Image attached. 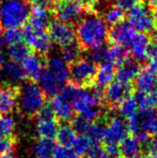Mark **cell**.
Wrapping results in <instances>:
<instances>
[{"label": "cell", "mask_w": 157, "mask_h": 158, "mask_svg": "<svg viewBox=\"0 0 157 158\" xmlns=\"http://www.w3.org/2000/svg\"><path fill=\"white\" fill-rule=\"evenodd\" d=\"M76 40L82 50H88L105 43L108 37L107 24L96 10H89L77 23Z\"/></svg>", "instance_id": "6da1fadb"}, {"label": "cell", "mask_w": 157, "mask_h": 158, "mask_svg": "<svg viewBox=\"0 0 157 158\" xmlns=\"http://www.w3.org/2000/svg\"><path fill=\"white\" fill-rule=\"evenodd\" d=\"M70 101L74 112H76L79 117L89 121H95L100 118L102 103L104 101L101 90L74 85Z\"/></svg>", "instance_id": "7a4b0ae2"}, {"label": "cell", "mask_w": 157, "mask_h": 158, "mask_svg": "<svg viewBox=\"0 0 157 158\" xmlns=\"http://www.w3.org/2000/svg\"><path fill=\"white\" fill-rule=\"evenodd\" d=\"M46 94L36 81H24L19 86L17 105L18 110L26 117H34L45 104Z\"/></svg>", "instance_id": "3957f363"}, {"label": "cell", "mask_w": 157, "mask_h": 158, "mask_svg": "<svg viewBox=\"0 0 157 158\" xmlns=\"http://www.w3.org/2000/svg\"><path fill=\"white\" fill-rule=\"evenodd\" d=\"M30 15L27 0H0V26L5 29L25 25Z\"/></svg>", "instance_id": "277c9868"}, {"label": "cell", "mask_w": 157, "mask_h": 158, "mask_svg": "<svg viewBox=\"0 0 157 158\" xmlns=\"http://www.w3.org/2000/svg\"><path fill=\"white\" fill-rule=\"evenodd\" d=\"M53 14L58 21L75 24L82 19V17L89 10H94V8L87 3L80 1H63L56 0L54 5L52 6Z\"/></svg>", "instance_id": "5b68a950"}, {"label": "cell", "mask_w": 157, "mask_h": 158, "mask_svg": "<svg viewBox=\"0 0 157 158\" xmlns=\"http://www.w3.org/2000/svg\"><path fill=\"white\" fill-rule=\"evenodd\" d=\"M128 23L136 30L146 34H152L157 29V23L152 9L143 2H138L129 9Z\"/></svg>", "instance_id": "8992f818"}, {"label": "cell", "mask_w": 157, "mask_h": 158, "mask_svg": "<svg viewBox=\"0 0 157 158\" xmlns=\"http://www.w3.org/2000/svg\"><path fill=\"white\" fill-rule=\"evenodd\" d=\"M96 64L87 58H79L69 66V78L71 83L79 87H92L96 75Z\"/></svg>", "instance_id": "52a82bcc"}, {"label": "cell", "mask_w": 157, "mask_h": 158, "mask_svg": "<svg viewBox=\"0 0 157 158\" xmlns=\"http://www.w3.org/2000/svg\"><path fill=\"white\" fill-rule=\"evenodd\" d=\"M102 140L106 145H119V143L128 135L126 120L122 116H108L105 119Z\"/></svg>", "instance_id": "ba28073f"}, {"label": "cell", "mask_w": 157, "mask_h": 158, "mask_svg": "<svg viewBox=\"0 0 157 158\" xmlns=\"http://www.w3.org/2000/svg\"><path fill=\"white\" fill-rule=\"evenodd\" d=\"M24 41L31 50L40 55H47L52 48V40L45 30H38L25 24L23 28Z\"/></svg>", "instance_id": "9c48e42d"}, {"label": "cell", "mask_w": 157, "mask_h": 158, "mask_svg": "<svg viewBox=\"0 0 157 158\" xmlns=\"http://www.w3.org/2000/svg\"><path fill=\"white\" fill-rule=\"evenodd\" d=\"M36 132L39 138H54L59 125L57 123V118L55 117L50 103L44 104L43 107L38 111V113L36 114Z\"/></svg>", "instance_id": "30bf717a"}, {"label": "cell", "mask_w": 157, "mask_h": 158, "mask_svg": "<svg viewBox=\"0 0 157 158\" xmlns=\"http://www.w3.org/2000/svg\"><path fill=\"white\" fill-rule=\"evenodd\" d=\"M48 34L50 36L52 42L61 47L74 43L76 40L75 29L72 27L71 24L61 21L50 22L48 26Z\"/></svg>", "instance_id": "8fae6325"}, {"label": "cell", "mask_w": 157, "mask_h": 158, "mask_svg": "<svg viewBox=\"0 0 157 158\" xmlns=\"http://www.w3.org/2000/svg\"><path fill=\"white\" fill-rule=\"evenodd\" d=\"M132 95V86L130 84L115 81L111 82L105 88L103 98L111 106H118L120 103Z\"/></svg>", "instance_id": "7c38bea8"}, {"label": "cell", "mask_w": 157, "mask_h": 158, "mask_svg": "<svg viewBox=\"0 0 157 158\" xmlns=\"http://www.w3.org/2000/svg\"><path fill=\"white\" fill-rule=\"evenodd\" d=\"M135 34V29L129 23L121 22L117 25L112 26L108 31L107 39L112 44L121 45V46H128Z\"/></svg>", "instance_id": "4fadbf2b"}, {"label": "cell", "mask_w": 157, "mask_h": 158, "mask_svg": "<svg viewBox=\"0 0 157 158\" xmlns=\"http://www.w3.org/2000/svg\"><path fill=\"white\" fill-rule=\"evenodd\" d=\"M139 126V135L147 134L148 136H154L157 134V112L154 108L150 109H140V112H136Z\"/></svg>", "instance_id": "5bb4252c"}, {"label": "cell", "mask_w": 157, "mask_h": 158, "mask_svg": "<svg viewBox=\"0 0 157 158\" xmlns=\"http://www.w3.org/2000/svg\"><path fill=\"white\" fill-rule=\"evenodd\" d=\"M50 105L57 119L61 120L62 122H68L73 119L74 110L71 101L68 98L63 96L60 92L52 96Z\"/></svg>", "instance_id": "9a60e30c"}, {"label": "cell", "mask_w": 157, "mask_h": 158, "mask_svg": "<svg viewBox=\"0 0 157 158\" xmlns=\"http://www.w3.org/2000/svg\"><path fill=\"white\" fill-rule=\"evenodd\" d=\"M150 44H151V40L146 33L135 32L134 36L132 37L129 43L130 51L134 59L137 60L138 62L146 60Z\"/></svg>", "instance_id": "2e32d148"}, {"label": "cell", "mask_w": 157, "mask_h": 158, "mask_svg": "<svg viewBox=\"0 0 157 158\" xmlns=\"http://www.w3.org/2000/svg\"><path fill=\"white\" fill-rule=\"evenodd\" d=\"M19 86L0 84V114H8L17 104Z\"/></svg>", "instance_id": "e0dca14e"}, {"label": "cell", "mask_w": 157, "mask_h": 158, "mask_svg": "<svg viewBox=\"0 0 157 158\" xmlns=\"http://www.w3.org/2000/svg\"><path fill=\"white\" fill-rule=\"evenodd\" d=\"M1 70H3L4 77H5V82H3L2 84L20 86L19 84L23 83L27 78L22 65H20L17 62H13L11 60L8 61L4 63Z\"/></svg>", "instance_id": "ac0fdd59"}, {"label": "cell", "mask_w": 157, "mask_h": 158, "mask_svg": "<svg viewBox=\"0 0 157 158\" xmlns=\"http://www.w3.org/2000/svg\"><path fill=\"white\" fill-rule=\"evenodd\" d=\"M43 55L35 53H30L25 59L22 61V67L26 73V76L30 78V80H38L40 74L42 73L45 67V61Z\"/></svg>", "instance_id": "d6986e66"}, {"label": "cell", "mask_w": 157, "mask_h": 158, "mask_svg": "<svg viewBox=\"0 0 157 158\" xmlns=\"http://www.w3.org/2000/svg\"><path fill=\"white\" fill-rule=\"evenodd\" d=\"M140 71V64L134 58H128L122 64L118 66L115 70V78L118 82L124 83V84H130L134 81L136 75Z\"/></svg>", "instance_id": "ffe728a7"}, {"label": "cell", "mask_w": 157, "mask_h": 158, "mask_svg": "<svg viewBox=\"0 0 157 158\" xmlns=\"http://www.w3.org/2000/svg\"><path fill=\"white\" fill-rule=\"evenodd\" d=\"M135 87L142 92H153L157 88V75L149 67L140 69L134 79Z\"/></svg>", "instance_id": "44dd1931"}, {"label": "cell", "mask_w": 157, "mask_h": 158, "mask_svg": "<svg viewBox=\"0 0 157 158\" xmlns=\"http://www.w3.org/2000/svg\"><path fill=\"white\" fill-rule=\"evenodd\" d=\"M46 68L61 85H64L69 79V66L61 56H53L46 61Z\"/></svg>", "instance_id": "7402d4cb"}, {"label": "cell", "mask_w": 157, "mask_h": 158, "mask_svg": "<svg viewBox=\"0 0 157 158\" xmlns=\"http://www.w3.org/2000/svg\"><path fill=\"white\" fill-rule=\"evenodd\" d=\"M50 22V13L47 8L34 5L32 6L29 18L27 20L28 25L38 30H46Z\"/></svg>", "instance_id": "603a6c76"}, {"label": "cell", "mask_w": 157, "mask_h": 158, "mask_svg": "<svg viewBox=\"0 0 157 158\" xmlns=\"http://www.w3.org/2000/svg\"><path fill=\"white\" fill-rule=\"evenodd\" d=\"M119 154L120 158H130L139 155L142 150V143L137 135H127L120 143H119Z\"/></svg>", "instance_id": "cb8c5ba5"}, {"label": "cell", "mask_w": 157, "mask_h": 158, "mask_svg": "<svg viewBox=\"0 0 157 158\" xmlns=\"http://www.w3.org/2000/svg\"><path fill=\"white\" fill-rule=\"evenodd\" d=\"M100 66L97 68L96 75L94 79L95 88L99 90L105 89L111 82H113L115 78V66L108 63V62H103L99 64Z\"/></svg>", "instance_id": "d4e9b609"}, {"label": "cell", "mask_w": 157, "mask_h": 158, "mask_svg": "<svg viewBox=\"0 0 157 158\" xmlns=\"http://www.w3.org/2000/svg\"><path fill=\"white\" fill-rule=\"evenodd\" d=\"M37 81L39 82V86L44 91V93L51 97L58 93L62 87V85L56 80L55 77L46 67H44Z\"/></svg>", "instance_id": "484cf974"}, {"label": "cell", "mask_w": 157, "mask_h": 158, "mask_svg": "<svg viewBox=\"0 0 157 158\" xmlns=\"http://www.w3.org/2000/svg\"><path fill=\"white\" fill-rule=\"evenodd\" d=\"M128 58H129V52L125 46L116 44H112L109 47L107 46L105 62H108L114 66H119Z\"/></svg>", "instance_id": "4316f807"}, {"label": "cell", "mask_w": 157, "mask_h": 158, "mask_svg": "<svg viewBox=\"0 0 157 158\" xmlns=\"http://www.w3.org/2000/svg\"><path fill=\"white\" fill-rule=\"evenodd\" d=\"M54 142L53 139L39 138L33 145L32 153L34 158H51L54 150Z\"/></svg>", "instance_id": "83f0119b"}, {"label": "cell", "mask_w": 157, "mask_h": 158, "mask_svg": "<svg viewBox=\"0 0 157 158\" xmlns=\"http://www.w3.org/2000/svg\"><path fill=\"white\" fill-rule=\"evenodd\" d=\"M77 136L76 131L74 130L72 125L69 124H62V125L58 126V129L56 132V139L59 145H63V146L71 147Z\"/></svg>", "instance_id": "f1b7e54d"}, {"label": "cell", "mask_w": 157, "mask_h": 158, "mask_svg": "<svg viewBox=\"0 0 157 158\" xmlns=\"http://www.w3.org/2000/svg\"><path fill=\"white\" fill-rule=\"evenodd\" d=\"M102 18L104 19L106 24H109L110 26L117 25L124 21L125 10H123L121 7L115 5V4H112L104 10Z\"/></svg>", "instance_id": "f546056e"}, {"label": "cell", "mask_w": 157, "mask_h": 158, "mask_svg": "<svg viewBox=\"0 0 157 158\" xmlns=\"http://www.w3.org/2000/svg\"><path fill=\"white\" fill-rule=\"evenodd\" d=\"M30 51H31V49L26 43L20 42V43L8 45L7 54L11 61L20 63V62H22L28 55H29Z\"/></svg>", "instance_id": "4dcf8cb0"}, {"label": "cell", "mask_w": 157, "mask_h": 158, "mask_svg": "<svg viewBox=\"0 0 157 158\" xmlns=\"http://www.w3.org/2000/svg\"><path fill=\"white\" fill-rule=\"evenodd\" d=\"M134 99L136 101L138 108L140 109H150L156 106V94L153 92H142L137 91L134 95Z\"/></svg>", "instance_id": "1f68e13d"}, {"label": "cell", "mask_w": 157, "mask_h": 158, "mask_svg": "<svg viewBox=\"0 0 157 158\" xmlns=\"http://www.w3.org/2000/svg\"><path fill=\"white\" fill-rule=\"evenodd\" d=\"M92 143L93 142L88 136H86L84 134H79L76 136L71 148L78 156H84L87 154V152L89 150V148L91 147Z\"/></svg>", "instance_id": "d6a6232c"}, {"label": "cell", "mask_w": 157, "mask_h": 158, "mask_svg": "<svg viewBox=\"0 0 157 158\" xmlns=\"http://www.w3.org/2000/svg\"><path fill=\"white\" fill-rule=\"evenodd\" d=\"M81 51H82V49L79 46V44L74 42V43L67 45V46L62 47L61 57H62V59L66 63H72V62L80 58Z\"/></svg>", "instance_id": "836d02e7"}, {"label": "cell", "mask_w": 157, "mask_h": 158, "mask_svg": "<svg viewBox=\"0 0 157 158\" xmlns=\"http://www.w3.org/2000/svg\"><path fill=\"white\" fill-rule=\"evenodd\" d=\"M137 104H136V101L134 99L133 95L127 97L126 99H124L120 104L118 105V111L122 117H130V116L134 115L137 111Z\"/></svg>", "instance_id": "e575fe53"}, {"label": "cell", "mask_w": 157, "mask_h": 158, "mask_svg": "<svg viewBox=\"0 0 157 158\" xmlns=\"http://www.w3.org/2000/svg\"><path fill=\"white\" fill-rule=\"evenodd\" d=\"M16 127V122L12 116L8 114L0 115V135L12 136Z\"/></svg>", "instance_id": "d590c367"}, {"label": "cell", "mask_w": 157, "mask_h": 158, "mask_svg": "<svg viewBox=\"0 0 157 158\" xmlns=\"http://www.w3.org/2000/svg\"><path fill=\"white\" fill-rule=\"evenodd\" d=\"M106 45H100V46L94 47L91 49H88L87 51V59L93 62L94 64H101L105 62L106 59Z\"/></svg>", "instance_id": "8d00e7d4"}, {"label": "cell", "mask_w": 157, "mask_h": 158, "mask_svg": "<svg viewBox=\"0 0 157 158\" xmlns=\"http://www.w3.org/2000/svg\"><path fill=\"white\" fill-rule=\"evenodd\" d=\"M4 43L7 45H12L16 43H20L24 41L23 31L20 30L19 28H10L6 29V31L3 34Z\"/></svg>", "instance_id": "74e56055"}, {"label": "cell", "mask_w": 157, "mask_h": 158, "mask_svg": "<svg viewBox=\"0 0 157 158\" xmlns=\"http://www.w3.org/2000/svg\"><path fill=\"white\" fill-rule=\"evenodd\" d=\"M17 144V141L14 136L0 135V156L11 153Z\"/></svg>", "instance_id": "f35d334b"}, {"label": "cell", "mask_w": 157, "mask_h": 158, "mask_svg": "<svg viewBox=\"0 0 157 158\" xmlns=\"http://www.w3.org/2000/svg\"><path fill=\"white\" fill-rule=\"evenodd\" d=\"M86 155L87 158H111L105 145H102L99 142L92 143Z\"/></svg>", "instance_id": "ab89813d"}, {"label": "cell", "mask_w": 157, "mask_h": 158, "mask_svg": "<svg viewBox=\"0 0 157 158\" xmlns=\"http://www.w3.org/2000/svg\"><path fill=\"white\" fill-rule=\"evenodd\" d=\"M51 158H78V155L71 147L58 145L54 147Z\"/></svg>", "instance_id": "60d3db41"}, {"label": "cell", "mask_w": 157, "mask_h": 158, "mask_svg": "<svg viewBox=\"0 0 157 158\" xmlns=\"http://www.w3.org/2000/svg\"><path fill=\"white\" fill-rule=\"evenodd\" d=\"M148 60V67L152 69L153 71H157V42L152 40L149 50L147 54Z\"/></svg>", "instance_id": "b9f144b4"}, {"label": "cell", "mask_w": 157, "mask_h": 158, "mask_svg": "<svg viewBox=\"0 0 157 158\" xmlns=\"http://www.w3.org/2000/svg\"><path fill=\"white\" fill-rule=\"evenodd\" d=\"M142 149L149 156H157V136L150 137L142 146Z\"/></svg>", "instance_id": "7bdbcfd3"}, {"label": "cell", "mask_w": 157, "mask_h": 158, "mask_svg": "<svg viewBox=\"0 0 157 158\" xmlns=\"http://www.w3.org/2000/svg\"><path fill=\"white\" fill-rule=\"evenodd\" d=\"M138 2L140 0H113V4L121 7L123 10H129Z\"/></svg>", "instance_id": "ee69618b"}, {"label": "cell", "mask_w": 157, "mask_h": 158, "mask_svg": "<svg viewBox=\"0 0 157 158\" xmlns=\"http://www.w3.org/2000/svg\"><path fill=\"white\" fill-rule=\"evenodd\" d=\"M29 1L34 6H39L48 9V8H52V6L56 2V0H29Z\"/></svg>", "instance_id": "f6af8a7d"}, {"label": "cell", "mask_w": 157, "mask_h": 158, "mask_svg": "<svg viewBox=\"0 0 157 158\" xmlns=\"http://www.w3.org/2000/svg\"><path fill=\"white\" fill-rule=\"evenodd\" d=\"M151 8H152V12H153L154 18L156 20V23H157V0L151 4Z\"/></svg>", "instance_id": "bcb514c9"}, {"label": "cell", "mask_w": 157, "mask_h": 158, "mask_svg": "<svg viewBox=\"0 0 157 158\" xmlns=\"http://www.w3.org/2000/svg\"><path fill=\"white\" fill-rule=\"evenodd\" d=\"M4 63H5V55H4V53L0 50V71H1Z\"/></svg>", "instance_id": "7dc6e473"}, {"label": "cell", "mask_w": 157, "mask_h": 158, "mask_svg": "<svg viewBox=\"0 0 157 158\" xmlns=\"http://www.w3.org/2000/svg\"><path fill=\"white\" fill-rule=\"evenodd\" d=\"M86 3L87 4H89V5H91V6H93L94 7V5L95 4H98V3H101L102 1H104V0H86Z\"/></svg>", "instance_id": "c3c4849f"}, {"label": "cell", "mask_w": 157, "mask_h": 158, "mask_svg": "<svg viewBox=\"0 0 157 158\" xmlns=\"http://www.w3.org/2000/svg\"><path fill=\"white\" fill-rule=\"evenodd\" d=\"M0 158H16V156L12 154V153H7V154L1 155V156H0Z\"/></svg>", "instance_id": "681fc988"}, {"label": "cell", "mask_w": 157, "mask_h": 158, "mask_svg": "<svg viewBox=\"0 0 157 158\" xmlns=\"http://www.w3.org/2000/svg\"><path fill=\"white\" fill-rule=\"evenodd\" d=\"M152 40L155 41V42H157V29L153 33H152Z\"/></svg>", "instance_id": "f907efd6"}, {"label": "cell", "mask_w": 157, "mask_h": 158, "mask_svg": "<svg viewBox=\"0 0 157 158\" xmlns=\"http://www.w3.org/2000/svg\"><path fill=\"white\" fill-rule=\"evenodd\" d=\"M4 44V40H3V37L0 35V48L2 47V45Z\"/></svg>", "instance_id": "816d5d0a"}, {"label": "cell", "mask_w": 157, "mask_h": 158, "mask_svg": "<svg viewBox=\"0 0 157 158\" xmlns=\"http://www.w3.org/2000/svg\"><path fill=\"white\" fill-rule=\"evenodd\" d=\"M130 158H145L143 156H140V155H137V156H134V157H130Z\"/></svg>", "instance_id": "f5cc1de1"}, {"label": "cell", "mask_w": 157, "mask_h": 158, "mask_svg": "<svg viewBox=\"0 0 157 158\" xmlns=\"http://www.w3.org/2000/svg\"><path fill=\"white\" fill-rule=\"evenodd\" d=\"M155 1H156V0H147V2H149L150 4H152L153 2H155Z\"/></svg>", "instance_id": "db71d44e"}, {"label": "cell", "mask_w": 157, "mask_h": 158, "mask_svg": "<svg viewBox=\"0 0 157 158\" xmlns=\"http://www.w3.org/2000/svg\"><path fill=\"white\" fill-rule=\"evenodd\" d=\"M155 94H156V106H157V88L155 89Z\"/></svg>", "instance_id": "11a10c76"}, {"label": "cell", "mask_w": 157, "mask_h": 158, "mask_svg": "<svg viewBox=\"0 0 157 158\" xmlns=\"http://www.w3.org/2000/svg\"><path fill=\"white\" fill-rule=\"evenodd\" d=\"M63 1H80V0H63Z\"/></svg>", "instance_id": "9f6ffc18"}, {"label": "cell", "mask_w": 157, "mask_h": 158, "mask_svg": "<svg viewBox=\"0 0 157 158\" xmlns=\"http://www.w3.org/2000/svg\"><path fill=\"white\" fill-rule=\"evenodd\" d=\"M146 158H157V156H148Z\"/></svg>", "instance_id": "6f0895ef"}, {"label": "cell", "mask_w": 157, "mask_h": 158, "mask_svg": "<svg viewBox=\"0 0 157 158\" xmlns=\"http://www.w3.org/2000/svg\"><path fill=\"white\" fill-rule=\"evenodd\" d=\"M1 30H2V27L0 26V33H1Z\"/></svg>", "instance_id": "680465c9"}]
</instances>
